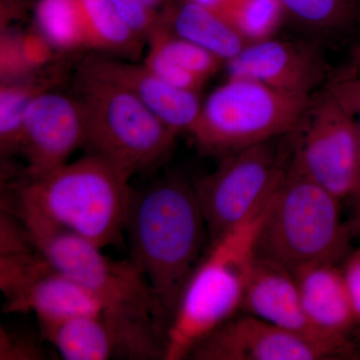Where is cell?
<instances>
[{
	"label": "cell",
	"instance_id": "1",
	"mask_svg": "<svg viewBox=\"0 0 360 360\" xmlns=\"http://www.w3.org/2000/svg\"><path fill=\"white\" fill-rule=\"evenodd\" d=\"M207 231L195 187L179 176L135 191L124 231L131 262L146 279L168 323L200 257Z\"/></svg>",
	"mask_w": 360,
	"mask_h": 360
},
{
	"label": "cell",
	"instance_id": "2",
	"mask_svg": "<svg viewBox=\"0 0 360 360\" xmlns=\"http://www.w3.org/2000/svg\"><path fill=\"white\" fill-rule=\"evenodd\" d=\"M277 188L246 219L212 241L168 323L163 359H188L203 338L240 311L257 260L258 236Z\"/></svg>",
	"mask_w": 360,
	"mask_h": 360
},
{
	"label": "cell",
	"instance_id": "3",
	"mask_svg": "<svg viewBox=\"0 0 360 360\" xmlns=\"http://www.w3.org/2000/svg\"><path fill=\"white\" fill-rule=\"evenodd\" d=\"M131 176L96 153L46 174L25 177L11 195L61 229L103 248L122 238L134 191Z\"/></svg>",
	"mask_w": 360,
	"mask_h": 360
},
{
	"label": "cell",
	"instance_id": "4",
	"mask_svg": "<svg viewBox=\"0 0 360 360\" xmlns=\"http://www.w3.org/2000/svg\"><path fill=\"white\" fill-rule=\"evenodd\" d=\"M341 201L290 163L257 243V257L290 271L335 262L349 248Z\"/></svg>",
	"mask_w": 360,
	"mask_h": 360
},
{
	"label": "cell",
	"instance_id": "5",
	"mask_svg": "<svg viewBox=\"0 0 360 360\" xmlns=\"http://www.w3.org/2000/svg\"><path fill=\"white\" fill-rule=\"evenodd\" d=\"M2 210L13 213L42 257L59 271L98 296L122 319L165 322V310L141 272L130 262H116L86 238L61 229L18 198L11 196Z\"/></svg>",
	"mask_w": 360,
	"mask_h": 360
},
{
	"label": "cell",
	"instance_id": "6",
	"mask_svg": "<svg viewBox=\"0 0 360 360\" xmlns=\"http://www.w3.org/2000/svg\"><path fill=\"white\" fill-rule=\"evenodd\" d=\"M77 82L89 153L131 177L158 167L170 155L176 132L131 92L80 71Z\"/></svg>",
	"mask_w": 360,
	"mask_h": 360
},
{
	"label": "cell",
	"instance_id": "7",
	"mask_svg": "<svg viewBox=\"0 0 360 360\" xmlns=\"http://www.w3.org/2000/svg\"><path fill=\"white\" fill-rule=\"evenodd\" d=\"M314 96L284 94L245 78H229L201 106L189 134L203 153L224 156L293 134Z\"/></svg>",
	"mask_w": 360,
	"mask_h": 360
},
{
	"label": "cell",
	"instance_id": "8",
	"mask_svg": "<svg viewBox=\"0 0 360 360\" xmlns=\"http://www.w3.org/2000/svg\"><path fill=\"white\" fill-rule=\"evenodd\" d=\"M274 141L224 156L212 174L196 182L210 241L246 219L283 181L290 161Z\"/></svg>",
	"mask_w": 360,
	"mask_h": 360
},
{
	"label": "cell",
	"instance_id": "9",
	"mask_svg": "<svg viewBox=\"0 0 360 360\" xmlns=\"http://www.w3.org/2000/svg\"><path fill=\"white\" fill-rule=\"evenodd\" d=\"M290 162L342 202L360 187V139L352 116L326 89L300 125Z\"/></svg>",
	"mask_w": 360,
	"mask_h": 360
},
{
	"label": "cell",
	"instance_id": "10",
	"mask_svg": "<svg viewBox=\"0 0 360 360\" xmlns=\"http://www.w3.org/2000/svg\"><path fill=\"white\" fill-rule=\"evenodd\" d=\"M0 290L6 298L4 312L33 314L39 324L82 315H115L98 296L52 266L35 248L0 255Z\"/></svg>",
	"mask_w": 360,
	"mask_h": 360
},
{
	"label": "cell",
	"instance_id": "11",
	"mask_svg": "<svg viewBox=\"0 0 360 360\" xmlns=\"http://www.w3.org/2000/svg\"><path fill=\"white\" fill-rule=\"evenodd\" d=\"M84 143V117L77 96L49 89L34 97L26 111L21 137L26 177L41 176L65 165Z\"/></svg>",
	"mask_w": 360,
	"mask_h": 360
},
{
	"label": "cell",
	"instance_id": "12",
	"mask_svg": "<svg viewBox=\"0 0 360 360\" xmlns=\"http://www.w3.org/2000/svg\"><path fill=\"white\" fill-rule=\"evenodd\" d=\"M241 311L307 340L330 359L355 355L311 323L303 309L292 271L281 265L257 257Z\"/></svg>",
	"mask_w": 360,
	"mask_h": 360
},
{
	"label": "cell",
	"instance_id": "13",
	"mask_svg": "<svg viewBox=\"0 0 360 360\" xmlns=\"http://www.w3.org/2000/svg\"><path fill=\"white\" fill-rule=\"evenodd\" d=\"M195 360L329 359L321 349L253 315L233 316L193 347Z\"/></svg>",
	"mask_w": 360,
	"mask_h": 360
},
{
	"label": "cell",
	"instance_id": "14",
	"mask_svg": "<svg viewBox=\"0 0 360 360\" xmlns=\"http://www.w3.org/2000/svg\"><path fill=\"white\" fill-rule=\"evenodd\" d=\"M226 65L229 78H245L298 96L311 97L326 77L323 60L314 49L271 37L250 42Z\"/></svg>",
	"mask_w": 360,
	"mask_h": 360
},
{
	"label": "cell",
	"instance_id": "15",
	"mask_svg": "<svg viewBox=\"0 0 360 360\" xmlns=\"http://www.w3.org/2000/svg\"><path fill=\"white\" fill-rule=\"evenodd\" d=\"M78 71L124 87L177 134L191 131L200 116L198 92L167 84L144 65L94 53L82 59Z\"/></svg>",
	"mask_w": 360,
	"mask_h": 360
},
{
	"label": "cell",
	"instance_id": "16",
	"mask_svg": "<svg viewBox=\"0 0 360 360\" xmlns=\"http://www.w3.org/2000/svg\"><path fill=\"white\" fill-rule=\"evenodd\" d=\"M292 274L303 309L311 323L356 355L349 333L357 324L341 267L335 262H319Z\"/></svg>",
	"mask_w": 360,
	"mask_h": 360
},
{
	"label": "cell",
	"instance_id": "17",
	"mask_svg": "<svg viewBox=\"0 0 360 360\" xmlns=\"http://www.w3.org/2000/svg\"><path fill=\"white\" fill-rule=\"evenodd\" d=\"M162 21L175 35L212 52L225 63L250 42L226 18L194 0L172 2Z\"/></svg>",
	"mask_w": 360,
	"mask_h": 360
},
{
	"label": "cell",
	"instance_id": "18",
	"mask_svg": "<svg viewBox=\"0 0 360 360\" xmlns=\"http://www.w3.org/2000/svg\"><path fill=\"white\" fill-rule=\"evenodd\" d=\"M34 25L42 39L59 51L89 49L80 0H37Z\"/></svg>",
	"mask_w": 360,
	"mask_h": 360
},
{
	"label": "cell",
	"instance_id": "19",
	"mask_svg": "<svg viewBox=\"0 0 360 360\" xmlns=\"http://www.w3.org/2000/svg\"><path fill=\"white\" fill-rule=\"evenodd\" d=\"M89 33V49L134 59L142 39L122 20L110 0H80Z\"/></svg>",
	"mask_w": 360,
	"mask_h": 360
},
{
	"label": "cell",
	"instance_id": "20",
	"mask_svg": "<svg viewBox=\"0 0 360 360\" xmlns=\"http://www.w3.org/2000/svg\"><path fill=\"white\" fill-rule=\"evenodd\" d=\"M44 82L21 77L4 78L0 87V148L2 155L20 153L26 111L34 97L49 89Z\"/></svg>",
	"mask_w": 360,
	"mask_h": 360
},
{
	"label": "cell",
	"instance_id": "21",
	"mask_svg": "<svg viewBox=\"0 0 360 360\" xmlns=\"http://www.w3.org/2000/svg\"><path fill=\"white\" fill-rule=\"evenodd\" d=\"M284 14L316 32L345 30L357 16L356 0H276Z\"/></svg>",
	"mask_w": 360,
	"mask_h": 360
},
{
	"label": "cell",
	"instance_id": "22",
	"mask_svg": "<svg viewBox=\"0 0 360 360\" xmlns=\"http://www.w3.org/2000/svg\"><path fill=\"white\" fill-rule=\"evenodd\" d=\"M217 13L250 42L269 39L284 14L276 0H226Z\"/></svg>",
	"mask_w": 360,
	"mask_h": 360
},
{
	"label": "cell",
	"instance_id": "23",
	"mask_svg": "<svg viewBox=\"0 0 360 360\" xmlns=\"http://www.w3.org/2000/svg\"><path fill=\"white\" fill-rule=\"evenodd\" d=\"M148 39L150 46L165 58L205 82L217 73L224 63L212 52L175 35L163 21Z\"/></svg>",
	"mask_w": 360,
	"mask_h": 360
},
{
	"label": "cell",
	"instance_id": "24",
	"mask_svg": "<svg viewBox=\"0 0 360 360\" xmlns=\"http://www.w3.org/2000/svg\"><path fill=\"white\" fill-rule=\"evenodd\" d=\"M143 65L161 80L177 89L198 92L205 82L193 73L182 70L172 60L165 58L158 49L151 46Z\"/></svg>",
	"mask_w": 360,
	"mask_h": 360
},
{
	"label": "cell",
	"instance_id": "25",
	"mask_svg": "<svg viewBox=\"0 0 360 360\" xmlns=\"http://www.w3.org/2000/svg\"><path fill=\"white\" fill-rule=\"evenodd\" d=\"M326 89L336 97L354 118L360 139V72L347 71L331 80Z\"/></svg>",
	"mask_w": 360,
	"mask_h": 360
},
{
	"label": "cell",
	"instance_id": "26",
	"mask_svg": "<svg viewBox=\"0 0 360 360\" xmlns=\"http://www.w3.org/2000/svg\"><path fill=\"white\" fill-rule=\"evenodd\" d=\"M45 355L37 340L28 336L0 328V359L39 360Z\"/></svg>",
	"mask_w": 360,
	"mask_h": 360
},
{
	"label": "cell",
	"instance_id": "27",
	"mask_svg": "<svg viewBox=\"0 0 360 360\" xmlns=\"http://www.w3.org/2000/svg\"><path fill=\"white\" fill-rule=\"evenodd\" d=\"M357 326H360V248L350 253L341 266Z\"/></svg>",
	"mask_w": 360,
	"mask_h": 360
},
{
	"label": "cell",
	"instance_id": "28",
	"mask_svg": "<svg viewBox=\"0 0 360 360\" xmlns=\"http://www.w3.org/2000/svg\"><path fill=\"white\" fill-rule=\"evenodd\" d=\"M349 200L352 201V212L345 224L352 240L360 238V187Z\"/></svg>",
	"mask_w": 360,
	"mask_h": 360
},
{
	"label": "cell",
	"instance_id": "29",
	"mask_svg": "<svg viewBox=\"0 0 360 360\" xmlns=\"http://www.w3.org/2000/svg\"><path fill=\"white\" fill-rule=\"evenodd\" d=\"M352 71H355V72H360V51L359 52V56H357L356 59H355L354 65L352 66Z\"/></svg>",
	"mask_w": 360,
	"mask_h": 360
}]
</instances>
